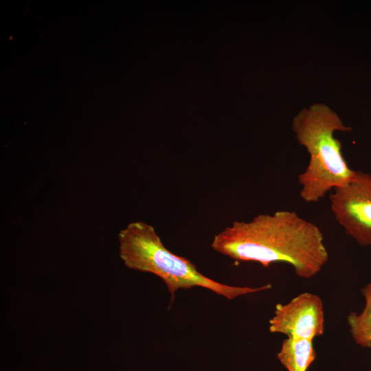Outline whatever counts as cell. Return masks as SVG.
<instances>
[{"mask_svg":"<svg viewBox=\"0 0 371 371\" xmlns=\"http://www.w3.org/2000/svg\"><path fill=\"white\" fill-rule=\"evenodd\" d=\"M211 247L233 260L256 262L265 267L288 264L304 279L317 274L328 260L319 228L287 210L234 221L214 236Z\"/></svg>","mask_w":371,"mask_h":371,"instance_id":"cell-1","label":"cell"},{"mask_svg":"<svg viewBox=\"0 0 371 371\" xmlns=\"http://www.w3.org/2000/svg\"><path fill=\"white\" fill-rule=\"evenodd\" d=\"M298 142L310 155L308 164L298 175L300 196L307 203L319 201L326 194L346 185L354 176L341 152L335 131L348 132L339 116L323 104L303 109L293 120Z\"/></svg>","mask_w":371,"mask_h":371,"instance_id":"cell-2","label":"cell"},{"mask_svg":"<svg viewBox=\"0 0 371 371\" xmlns=\"http://www.w3.org/2000/svg\"><path fill=\"white\" fill-rule=\"evenodd\" d=\"M117 236L120 257L125 266L157 276L172 297L178 289L195 286L209 289L227 300L271 287L269 284L258 287L232 286L204 276L189 260L166 249L154 227L143 221L130 223Z\"/></svg>","mask_w":371,"mask_h":371,"instance_id":"cell-3","label":"cell"},{"mask_svg":"<svg viewBox=\"0 0 371 371\" xmlns=\"http://www.w3.org/2000/svg\"><path fill=\"white\" fill-rule=\"evenodd\" d=\"M334 218L361 246L371 245V175L355 170L344 186L329 195Z\"/></svg>","mask_w":371,"mask_h":371,"instance_id":"cell-4","label":"cell"},{"mask_svg":"<svg viewBox=\"0 0 371 371\" xmlns=\"http://www.w3.org/2000/svg\"><path fill=\"white\" fill-rule=\"evenodd\" d=\"M269 324L272 333L313 341L324 332L323 302L317 295L302 293L284 304H278Z\"/></svg>","mask_w":371,"mask_h":371,"instance_id":"cell-5","label":"cell"},{"mask_svg":"<svg viewBox=\"0 0 371 371\" xmlns=\"http://www.w3.org/2000/svg\"><path fill=\"white\" fill-rule=\"evenodd\" d=\"M277 357L288 371H307L316 353L313 341L286 338Z\"/></svg>","mask_w":371,"mask_h":371,"instance_id":"cell-6","label":"cell"},{"mask_svg":"<svg viewBox=\"0 0 371 371\" xmlns=\"http://www.w3.org/2000/svg\"><path fill=\"white\" fill-rule=\"evenodd\" d=\"M362 294L365 299L363 311L350 312L347 322L354 341L363 348H371V282L363 288Z\"/></svg>","mask_w":371,"mask_h":371,"instance_id":"cell-7","label":"cell"},{"mask_svg":"<svg viewBox=\"0 0 371 371\" xmlns=\"http://www.w3.org/2000/svg\"><path fill=\"white\" fill-rule=\"evenodd\" d=\"M370 247H371V245H370Z\"/></svg>","mask_w":371,"mask_h":371,"instance_id":"cell-8","label":"cell"}]
</instances>
